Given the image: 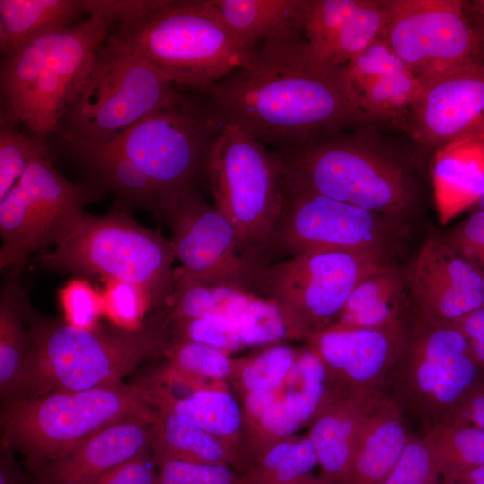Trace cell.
Returning a JSON list of instances; mask_svg holds the SVG:
<instances>
[{"label":"cell","instance_id":"1","mask_svg":"<svg viewBox=\"0 0 484 484\" xmlns=\"http://www.w3.org/2000/svg\"><path fill=\"white\" fill-rule=\"evenodd\" d=\"M203 95L220 125L238 126L276 152L377 122L352 101L343 66L310 63L304 38L264 42Z\"/></svg>","mask_w":484,"mask_h":484},{"label":"cell","instance_id":"2","mask_svg":"<svg viewBox=\"0 0 484 484\" xmlns=\"http://www.w3.org/2000/svg\"><path fill=\"white\" fill-rule=\"evenodd\" d=\"M108 38L174 83L206 91L249 65L258 49L224 22L212 0H99Z\"/></svg>","mask_w":484,"mask_h":484},{"label":"cell","instance_id":"3","mask_svg":"<svg viewBox=\"0 0 484 484\" xmlns=\"http://www.w3.org/2000/svg\"><path fill=\"white\" fill-rule=\"evenodd\" d=\"M24 318L30 344L11 402L120 383L141 365L164 358L172 341L166 307L152 310L136 329L115 324L86 329L39 314L28 298Z\"/></svg>","mask_w":484,"mask_h":484},{"label":"cell","instance_id":"4","mask_svg":"<svg viewBox=\"0 0 484 484\" xmlns=\"http://www.w3.org/2000/svg\"><path fill=\"white\" fill-rule=\"evenodd\" d=\"M89 16L72 26L37 36L2 56L0 122L22 125L48 141L82 80L110 21L90 8Z\"/></svg>","mask_w":484,"mask_h":484},{"label":"cell","instance_id":"5","mask_svg":"<svg viewBox=\"0 0 484 484\" xmlns=\"http://www.w3.org/2000/svg\"><path fill=\"white\" fill-rule=\"evenodd\" d=\"M156 416L132 384L56 391L2 405L1 446L19 452L32 472L107 427Z\"/></svg>","mask_w":484,"mask_h":484},{"label":"cell","instance_id":"6","mask_svg":"<svg viewBox=\"0 0 484 484\" xmlns=\"http://www.w3.org/2000/svg\"><path fill=\"white\" fill-rule=\"evenodd\" d=\"M114 203L104 215L84 214L73 223L56 248L34 258L48 271L99 275L142 287L149 295L152 310L165 307L176 258L170 240L148 229Z\"/></svg>","mask_w":484,"mask_h":484},{"label":"cell","instance_id":"7","mask_svg":"<svg viewBox=\"0 0 484 484\" xmlns=\"http://www.w3.org/2000/svg\"><path fill=\"white\" fill-rule=\"evenodd\" d=\"M181 90L149 62L107 38L66 105L56 134L65 142H110Z\"/></svg>","mask_w":484,"mask_h":484},{"label":"cell","instance_id":"8","mask_svg":"<svg viewBox=\"0 0 484 484\" xmlns=\"http://www.w3.org/2000/svg\"><path fill=\"white\" fill-rule=\"evenodd\" d=\"M359 127L275 151L284 183L385 217L404 212L412 199L409 177Z\"/></svg>","mask_w":484,"mask_h":484},{"label":"cell","instance_id":"9","mask_svg":"<svg viewBox=\"0 0 484 484\" xmlns=\"http://www.w3.org/2000/svg\"><path fill=\"white\" fill-rule=\"evenodd\" d=\"M204 178L214 206L237 232L242 257L253 265L283 203L279 158L240 127L225 125L211 147Z\"/></svg>","mask_w":484,"mask_h":484},{"label":"cell","instance_id":"10","mask_svg":"<svg viewBox=\"0 0 484 484\" xmlns=\"http://www.w3.org/2000/svg\"><path fill=\"white\" fill-rule=\"evenodd\" d=\"M221 128L203 91L182 87L175 99L105 143L120 150L148 176L162 196L163 209L169 201L197 189Z\"/></svg>","mask_w":484,"mask_h":484},{"label":"cell","instance_id":"11","mask_svg":"<svg viewBox=\"0 0 484 484\" xmlns=\"http://www.w3.org/2000/svg\"><path fill=\"white\" fill-rule=\"evenodd\" d=\"M382 255L341 250L302 253L246 268L238 287L278 304L311 333L336 322L356 287L385 266Z\"/></svg>","mask_w":484,"mask_h":484},{"label":"cell","instance_id":"12","mask_svg":"<svg viewBox=\"0 0 484 484\" xmlns=\"http://www.w3.org/2000/svg\"><path fill=\"white\" fill-rule=\"evenodd\" d=\"M106 193L89 184L67 180L54 167L50 153L36 157L0 200V268L19 277L39 247L55 245L84 207Z\"/></svg>","mask_w":484,"mask_h":484},{"label":"cell","instance_id":"13","mask_svg":"<svg viewBox=\"0 0 484 484\" xmlns=\"http://www.w3.org/2000/svg\"><path fill=\"white\" fill-rule=\"evenodd\" d=\"M469 340L455 324L421 319L395 365V398L430 426L446 422L454 409L484 376Z\"/></svg>","mask_w":484,"mask_h":484},{"label":"cell","instance_id":"14","mask_svg":"<svg viewBox=\"0 0 484 484\" xmlns=\"http://www.w3.org/2000/svg\"><path fill=\"white\" fill-rule=\"evenodd\" d=\"M460 0H388L380 33L390 48L425 83L484 62V39Z\"/></svg>","mask_w":484,"mask_h":484},{"label":"cell","instance_id":"15","mask_svg":"<svg viewBox=\"0 0 484 484\" xmlns=\"http://www.w3.org/2000/svg\"><path fill=\"white\" fill-rule=\"evenodd\" d=\"M283 180V179H282ZM273 230L254 266L318 251L383 254L387 235L384 215L290 186Z\"/></svg>","mask_w":484,"mask_h":484},{"label":"cell","instance_id":"16","mask_svg":"<svg viewBox=\"0 0 484 484\" xmlns=\"http://www.w3.org/2000/svg\"><path fill=\"white\" fill-rule=\"evenodd\" d=\"M306 341L322 362L333 397L373 398L383 395L407 337L399 319L371 329L327 327L311 333Z\"/></svg>","mask_w":484,"mask_h":484},{"label":"cell","instance_id":"17","mask_svg":"<svg viewBox=\"0 0 484 484\" xmlns=\"http://www.w3.org/2000/svg\"><path fill=\"white\" fill-rule=\"evenodd\" d=\"M160 218L173 233L170 241L181 263L176 272L202 282L238 287L247 264L239 252L237 232L198 189L167 203Z\"/></svg>","mask_w":484,"mask_h":484},{"label":"cell","instance_id":"18","mask_svg":"<svg viewBox=\"0 0 484 484\" xmlns=\"http://www.w3.org/2000/svg\"><path fill=\"white\" fill-rule=\"evenodd\" d=\"M400 125L414 141L436 151L454 141L484 134V62L423 83Z\"/></svg>","mask_w":484,"mask_h":484},{"label":"cell","instance_id":"19","mask_svg":"<svg viewBox=\"0 0 484 484\" xmlns=\"http://www.w3.org/2000/svg\"><path fill=\"white\" fill-rule=\"evenodd\" d=\"M406 283L421 315L436 324H455L484 307V271L448 243L429 238L408 270Z\"/></svg>","mask_w":484,"mask_h":484},{"label":"cell","instance_id":"20","mask_svg":"<svg viewBox=\"0 0 484 484\" xmlns=\"http://www.w3.org/2000/svg\"><path fill=\"white\" fill-rule=\"evenodd\" d=\"M388 0H306L303 32L311 64L346 65L379 36Z\"/></svg>","mask_w":484,"mask_h":484},{"label":"cell","instance_id":"21","mask_svg":"<svg viewBox=\"0 0 484 484\" xmlns=\"http://www.w3.org/2000/svg\"><path fill=\"white\" fill-rule=\"evenodd\" d=\"M172 341H195L228 353L289 340L306 341L310 333L278 304L256 296L235 315L171 321Z\"/></svg>","mask_w":484,"mask_h":484},{"label":"cell","instance_id":"22","mask_svg":"<svg viewBox=\"0 0 484 484\" xmlns=\"http://www.w3.org/2000/svg\"><path fill=\"white\" fill-rule=\"evenodd\" d=\"M354 104L377 122L404 119L417 99L421 82L381 39L343 66Z\"/></svg>","mask_w":484,"mask_h":484},{"label":"cell","instance_id":"23","mask_svg":"<svg viewBox=\"0 0 484 484\" xmlns=\"http://www.w3.org/2000/svg\"><path fill=\"white\" fill-rule=\"evenodd\" d=\"M155 419L132 418L107 427L30 472L32 484H94L108 471L151 449Z\"/></svg>","mask_w":484,"mask_h":484},{"label":"cell","instance_id":"24","mask_svg":"<svg viewBox=\"0 0 484 484\" xmlns=\"http://www.w3.org/2000/svg\"><path fill=\"white\" fill-rule=\"evenodd\" d=\"M61 144L84 169L89 185L111 193L115 203L130 212L142 208L160 215L163 204L160 193L120 150L108 143L61 141Z\"/></svg>","mask_w":484,"mask_h":484},{"label":"cell","instance_id":"25","mask_svg":"<svg viewBox=\"0 0 484 484\" xmlns=\"http://www.w3.org/2000/svg\"><path fill=\"white\" fill-rule=\"evenodd\" d=\"M432 183L442 224L474 207L484 195V134L454 141L436 150Z\"/></svg>","mask_w":484,"mask_h":484},{"label":"cell","instance_id":"26","mask_svg":"<svg viewBox=\"0 0 484 484\" xmlns=\"http://www.w3.org/2000/svg\"><path fill=\"white\" fill-rule=\"evenodd\" d=\"M132 385L151 408L177 413L238 448L243 463V412L230 386L171 393L140 379Z\"/></svg>","mask_w":484,"mask_h":484},{"label":"cell","instance_id":"27","mask_svg":"<svg viewBox=\"0 0 484 484\" xmlns=\"http://www.w3.org/2000/svg\"><path fill=\"white\" fill-rule=\"evenodd\" d=\"M373 398L333 397L309 425L307 434L321 469L320 474L333 484H344L354 451Z\"/></svg>","mask_w":484,"mask_h":484},{"label":"cell","instance_id":"28","mask_svg":"<svg viewBox=\"0 0 484 484\" xmlns=\"http://www.w3.org/2000/svg\"><path fill=\"white\" fill-rule=\"evenodd\" d=\"M409 438L401 407L383 395L367 417L344 484H381L398 462Z\"/></svg>","mask_w":484,"mask_h":484},{"label":"cell","instance_id":"29","mask_svg":"<svg viewBox=\"0 0 484 484\" xmlns=\"http://www.w3.org/2000/svg\"><path fill=\"white\" fill-rule=\"evenodd\" d=\"M151 426V452L157 464L165 461L226 464L240 471L241 452L188 419L156 410Z\"/></svg>","mask_w":484,"mask_h":484},{"label":"cell","instance_id":"30","mask_svg":"<svg viewBox=\"0 0 484 484\" xmlns=\"http://www.w3.org/2000/svg\"><path fill=\"white\" fill-rule=\"evenodd\" d=\"M230 30L255 45L304 38L305 0H212Z\"/></svg>","mask_w":484,"mask_h":484},{"label":"cell","instance_id":"31","mask_svg":"<svg viewBox=\"0 0 484 484\" xmlns=\"http://www.w3.org/2000/svg\"><path fill=\"white\" fill-rule=\"evenodd\" d=\"M85 14L87 0H0L2 56L37 36L72 26Z\"/></svg>","mask_w":484,"mask_h":484},{"label":"cell","instance_id":"32","mask_svg":"<svg viewBox=\"0 0 484 484\" xmlns=\"http://www.w3.org/2000/svg\"><path fill=\"white\" fill-rule=\"evenodd\" d=\"M403 284L396 271L383 266L356 287L330 327L371 329L399 320Z\"/></svg>","mask_w":484,"mask_h":484},{"label":"cell","instance_id":"33","mask_svg":"<svg viewBox=\"0 0 484 484\" xmlns=\"http://www.w3.org/2000/svg\"><path fill=\"white\" fill-rule=\"evenodd\" d=\"M27 292L10 277L2 285L0 295V396L2 405L10 402L21 376L30 344V332L24 318Z\"/></svg>","mask_w":484,"mask_h":484},{"label":"cell","instance_id":"34","mask_svg":"<svg viewBox=\"0 0 484 484\" xmlns=\"http://www.w3.org/2000/svg\"><path fill=\"white\" fill-rule=\"evenodd\" d=\"M255 297L237 286L198 281L174 270L165 307L171 321L229 315L240 311Z\"/></svg>","mask_w":484,"mask_h":484},{"label":"cell","instance_id":"35","mask_svg":"<svg viewBox=\"0 0 484 484\" xmlns=\"http://www.w3.org/2000/svg\"><path fill=\"white\" fill-rule=\"evenodd\" d=\"M317 464L315 448L305 436L277 440L247 458L240 471L246 484H288L313 473Z\"/></svg>","mask_w":484,"mask_h":484},{"label":"cell","instance_id":"36","mask_svg":"<svg viewBox=\"0 0 484 484\" xmlns=\"http://www.w3.org/2000/svg\"><path fill=\"white\" fill-rule=\"evenodd\" d=\"M278 393L286 413L300 428L309 426L333 397L322 362L307 347L299 349Z\"/></svg>","mask_w":484,"mask_h":484},{"label":"cell","instance_id":"37","mask_svg":"<svg viewBox=\"0 0 484 484\" xmlns=\"http://www.w3.org/2000/svg\"><path fill=\"white\" fill-rule=\"evenodd\" d=\"M299 349L278 342L249 355L232 359L228 383L238 398L278 392L288 377Z\"/></svg>","mask_w":484,"mask_h":484},{"label":"cell","instance_id":"38","mask_svg":"<svg viewBox=\"0 0 484 484\" xmlns=\"http://www.w3.org/2000/svg\"><path fill=\"white\" fill-rule=\"evenodd\" d=\"M442 474L453 480L484 465V428L450 422L429 427L423 436Z\"/></svg>","mask_w":484,"mask_h":484},{"label":"cell","instance_id":"39","mask_svg":"<svg viewBox=\"0 0 484 484\" xmlns=\"http://www.w3.org/2000/svg\"><path fill=\"white\" fill-rule=\"evenodd\" d=\"M239 402L244 430L242 467L250 456L300 428L286 413L278 392L246 394Z\"/></svg>","mask_w":484,"mask_h":484},{"label":"cell","instance_id":"40","mask_svg":"<svg viewBox=\"0 0 484 484\" xmlns=\"http://www.w3.org/2000/svg\"><path fill=\"white\" fill-rule=\"evenodd\" d=\"M164 359L189 376L211 382H228L233 358L227 351L208 344L172 341Z\"/></svg>","mask_w":484,"mask_h":484},{"label":"cell","instance_id":"41","mask_svg":"<svg viewBox=\"0 0 484 484\" xmlns=\"http://www.w3.org/2000/svg\"><path fill=\"white\" fill-rule=\"evenodd\" d=\"M18 126L0 122V200L12 189L33 159L49 153L48 141L21 132Z\"/></svg>","mask_w":484,"mask_h":484},{"label":"cell","instance_id":"42","mask_svg":"<svg viewBox=\"0 0 484 484\" xmlns=\"http://www.w3.org/2000/svg\"><path fill=\"white\" fill-rule=\"evenodd\" d=\"M104 281L101 291L103 311L115 325L127 329L140 327L145 312L152 309L148 293L142 287L130 282L117 280Z\"/></svg>","mask_w":484,"mask_h":484},{"label":"cell","instance_id":"43","mask_svg":"<svg viewBox=\"0 0 484 484\" xmlns=\"http://www.w3.org/2000/svg\"><path fill=\"white\" fill-rule=\"evenodd\" d=\"M440 469L423 437H411L396 465L381 484H440Z\"/></svg>","mask_w":484,"mask_h":484},{"label":"cell","instance_id":"44","mask_svg":"<svg viewBox=\"0 0 484 484\" xmlns=\"http://www.w3.org/2000/svg\"><path fill=\"white\" fill-rule=\"evenodd\" d=\"M158 465V484H246L244 475L226 464L165 461Z\"/></svg>","mask_w":484,"mask_h":484},{"label":"cell","instance_id":"45","mask_svg":"<svg viewBox=\"0 0 484 484\" xmlns=\"http://www.w3.org/2000/svg\"><path fill=\"white\" fill-rule=\"evenodd\" d=\"M59 300L68 324L86 329L99 325L98 319L103 311L102 294L86 280H70L59 290Z\"/></svg>","mask_w":484,"mask_h":484},{"label":"cell","instance_id":"46","mask_svg":"<svg viewBox=\"0 0 484 484\" xmlns=\"http://www.w3.org/2000/svg\"><path fill=\"white\" fill-rule=\"evenodd\" d=\"M447 241L461 256L484 271V211L475 209Z\"/></svg>","mask_w":484,"mask_h":484},{"label":"cell","instance_id":"47","mask_svg":"<svg viewBox=\"0 0 484 484\" xmlns=\"http://www.w3.org/2000/svg\"><path fill=\"white\" fill-rule=\"evenodd\" d=\"M158 465L148 449L117 465L94 484H158Z\"/></svg>","mask_w":484,"mask_h":484},{"label":"cell","instance_id":"48","mask_svg":"<svg viewBox=\"0 0 484 484\" xmlns=\"http://www.w3.org/2000/svg\"><path fill=\"white\" fill-rule=\"evenodd\" d=\"M446 422L484 428V377L461 401Z\"/></svg>","mask_w":484,"mask_h":484},{"label":"cell","instance_id":"49","mask_svg":"<svg viewBox=\"0 0 484 484\" xmlns=\"http://www.w3.org/2000/svg\"><path fill=\"white\" fill-rule=\"evenodd\" d=\"M455 325L469 340L475 359L484 369V307L463 317Z\"/></svg>","mask_w":484,"mask_h":484},{"label":"cell","instance_id":"50","mask_svg":"<svg viewBox=\"0 0 484 484\" xmlns=\"http://www.w3.org/2000/svg\"><path fill=\"white\" fill-rule=\"evenodd\" d=\"M0 484H32L30 473L22 468L14 456V451L0 447Z\"/></svg>","mask_w":484,"mask_h":484},{"label":"cell","instance_id":"51","mask_svg":"<svg viewBox=\"0 0 484 484\" xmlns=\"http://www.w3.org/2000/svg\"><path fill=\"white\" fill-rule=\"evenodd\" d=\"M453 480L460 484H484V465L462 473Z\"/></svg>","mask_w":484,"mask_h":484},{"label":"cell","instance_id":"52","mask_svg":"<svg viewBox=\"0 0 484 484\" xmlns=\"http://www.w3.org/2000/svg\"><path fill=\"white\" fill-rule=\"evenodd\" d=\"M288 484H333V483L329 481L328 480H326L321 474L315 475L313 473H310L292 482H290Z\"/></svg>","mask_w":484,"mask_h":484},{"label":"cell","instance_id":"53","mask_svg":"<svg viewBox=\"0 0 484 484\" xmlns=\"http://www.w3.org/2000/svg\"><path fill=\"white\" fill-rule=\"evenodd\" d=\"M468 5L479 19L480 27L484 28V0H474L468 4Z\"/></svg>","mask_w":484,"mask_h":484},{"label":"cell","instance_id":"54","mask_svg":"<svg viewBox=\"0 0 484 484\" xmlns=\"http://www.w3.org/2000/svg\"><path fill=\"white\" fill-rule=\"evenodd\" d=\"M476 210L484 211V195L480 199L477 204L474 206Z\"/></svg>","mask_w":484,"mask_h":484},{"label":"cell","instance_id":"55","mask_svg":"<svg viewBox=\"0 0 484 484\" xmlns=\"http://www.w3.org/2000/svg\"><path fill=\"white\" fill-rule=\"evenodd\" d=\"M440 484H460L456 481H454V480H442V481L440 482Z\"/></svg>","mask_w":484,"mask_h":484},{"label":"cell","instance_id":"56","mask_svg":"<svg viewBox=\"0 0 484 484\" xmlns=\"http://www.w3.org/2000/svg\"><path fill=\"white\" fill-rule=\"evenodd\" d=\"M479 30H480V34H481V36H482V38L484 39V28L480 27Z\"/></svg>","mask_w":484,"mask_h":484}]
</instances>
